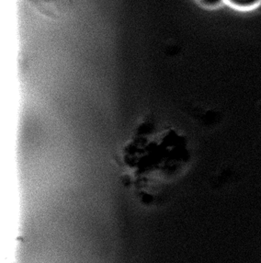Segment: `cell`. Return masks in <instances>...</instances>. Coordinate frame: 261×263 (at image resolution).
<instances>
[{"label":"cell","mask_w":261,"mask_h":263,"mask_svg":"<svg viewBox=\"0 0 261 263\" xmlns=\"http://www.w3.org/2000/svg\"><path fill=\"white\" fill-rule=\"evenodd\" d=\"M232 1L235 2L236 4L247 6V5H251L255 3V2H257V0H232Z\"/></svg>","instance_id":"obj_1"},{"label":"cell","mask_w":261,"mask_h":263,"mask_svg":"<svg viewBox=\"0 0 261 263\" xmlns=\"http://www.w3.org/2000/svg\"><path fill=\"white\" fill-rule=\"evenodd\" d=\"M200 2L206 6H214L219 4L221 0H200Z\"/></svg>","instance_id":"obj_2"}]
</instances>
